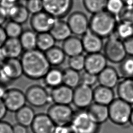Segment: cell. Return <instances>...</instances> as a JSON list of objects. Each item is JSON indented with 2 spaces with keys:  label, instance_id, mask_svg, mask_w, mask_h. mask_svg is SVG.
<instances>
[{
  "label": "cell",
  "instance_id": "74e56055",
  "mask_svg": "<svg viewBox=\"0 0 133 133\" xmlns=\"http://www.w3.org/2000/svg\"><path fill=\"white\" fill-rule=\"evenodd\" d=\"M125 5L123 0H108L105 10L117 17Z\"/></svg>",
  "mask_w": 133,
  "mask_h": 133
},
{
  "label": "cell",
  "instance_id": "4dcf8cb0",
  "mask_svg": "<svg viewBox=\"0 0 133 133\" xmlns=\"http://www.w3.org/2000/svg\"><path fill=\"white\" fill-rule=\"evenodd\" d=\"M56 42L50 32L37 34L36 48L45 52L55 46Z\"/></svg>",
  "mask_w": 133,
  "mask_h": 133
},
{
  "label": "cell",
  "instance_id": "60d3db41",
  "mask_svg": "<svg viewBox=\"0 0 133 133\" xmlns=\"http://www.w3.org/2000/svg\"><path fill=\"white\" fill-rule=\"evenodd\" d=\"M54 133H77V132L71 124L63 126H57Z\"/></svg>",
  "mask_w": 133,
  "mask_h": 133
},
{
  "label": "cell",
  "instance_id": "4316f807",
  "mask_svg": "<svg viewBox=\"0 0 133 133\" xmlns=\"http://www.w3.org/2000/svg\"><path fill=\"white\" fill-rule=\"evenodd\" d=\"M63 70L57 67L51 68L43 78L44 84L53 88L63 84Z\"/></svg>",
  "mask_w": 133,
  "mask_h": 133
},
{
  "label": "cell",
  "instance_id": "7bdbcfd3",
  "mask_svg": "<svg viewBox=\"0 0 133 133\" xmlns=\"http://www.w3.org/2000/svg\"><path fill=\"white\" fill-rule=\"evenodd\" d=\"M127 55L133 56V36L123 41Z\"/></svg>",
  "mask_w": 133,
  "mask_h": 133
},
{
  "label": "cell",
  "instance_id": "5b68a950",
  "mask_svg": "<svg viewBox=\"0 0 133 133\" xmlns=\"http://www.w3.org/2000/svg\"><path fill=\"white\" fill-rule=\"evenodd\" d=\"M23 75L20 59L8 58L0 66V84H6L19 79Z\"/></svg>",
  "mask_w": 133,
  "mask_h": 133
},
{
  "label": "cell",
  "instance_id": "681fc988",
  "mask_svg": "<svg viewBox=\"0 0 133 133\" xmlns=\"http://www.w3.org/2000/svg\"><path fill=\"white\" fill-rule=\"evenodd\" d=\"M7 58L5 56L3 51L2 49V48H0V66L3 64V63L5 61V60Z\"/></svg>",
  "mask_w": 133,
  "mask_h": 133
},
{
  "label": "cell",
  "instance_id": "8d00e7d4",
  "mask_svg": "<svg viewBox=\"0 0 133 133\" xmlns=\"http://www.w3.org/2000/svg\"><path fill=\"white\" fill-rule=\"evenodd\" d=\"M85 56L82 54L69 57L68 60L69 68L78 72L85 69Z\"/></svg>",
  "mask_w": 133,
  "mask_h": 133
},
{
  "label": "cell",
  "instance_id": "ac0fdd59",
  "mask_svg": "<svg viewBox=\"0 0 133 133\" xmlns=\"http://www.w3.org/2000/svg\"><path fill=\"white\" fill-rule=\"evenodd\" d=\"M119 77L118 71L114 68L107 65L98 75V82L101 85L113 89L118 85Z\"/></svg>",
  "mask_w": 133,
  "mask_h": 133
},
{
  "label": "cell",
  "instance_id": "cb8c5ba5",
  "mask_svg": "<svg viewBox=\"0 0 133 133\" xmlns=\"http://www.w3.org/2000/svg\"><path fill=\"white\" fill-rule=\"evenodd\" d=\"M49 32L56 41L59 42H63L72 34L67 22L62 19H56Z\"/></svg>",
  "mask_w": 133,
  "mask_h": 133
},
{
  "label": "cell",
  "instance_id": "83f0119b",
  "mask_svg": "<svg viewBox=\"0 0 133 133\" xmlns=\"http://www.w3.org/2000/svg\"><path fill=\"white\" fill-rule=\"evenodd\" d=\"M45 54L51 66L54 67L61 65L64 62L66 56L62 48L56 45L46 51Z\"/></svg>",
  "mask_w": 133,
  "mask_h": 133
},
{
  "label": "cell",
  "instance_id": "f5cc1de1",
  "mask_svg": "<svg viewBox=\"0 0 133 133\" xmlns=\"http://www.w3.org/2000/svg\"><path fill=\"white\" fill-rule=\"evenodd\" d=\"M2 0H0V3L2 2Z\"/></svg>",
  "mask_w": 133,
  "mask_h": 133
},
{
  "label": "cell",
  "instance_id": "ffe728a7",
  "mask_svg": "<svg viewBox=\"0 0 133 133\" xmlns=\"http://www.w3.org/2000/svg\"><path fill=\"white\" fill-rule=\"evenodd\" d=\"M86 111L90 117L99 125L106 122L109 119L108 106L94 102Z\"/></svg>",
  "mask_w": 133,
  "mask_h": 133
},
{
  "label": "cell",
  "instance_id": "db71d44e",
  "mask_svg": "<svg viewBox=\"0 0 133 133\" xmlns=\"http://www.w3.org/2000/svg\"><path fill=\"white\" fill-rule=\"evenodd\" d=\"M25 1H26V0H25Z\"/></svg>",
  "mask_w": 133,
  "mask_h": 133
},
{
  "label": "cell",
  "instance_id": "6da1fadb",
  "mask_svg": "<svg viewBox=\"0 0 133 133\" xmlns=\"http://www.w3.org/2000/svg\"><path fill=\"white\" fill-rule=\"evenodd\" d=\"M20 61L23 75L32 80L43 78L51 68L45 52L37 48L23 51Z\"/></svg>",
  "mask_w": 133,
  "mask_h": 133
},
{
  "label": "cell",
  "instance_id": "7a4b0ae2",
  "mask_svg": "<svg viewBox=\"0 0 133 133\" xmlns=\"http://www.w3.org/2000/svg\"><path fill=\"white\" fill-rule=\"evenodd\" d=\"M116 17L106 10L92 14L89 19V30L102 38H108L115 32Z\"/></svg>",
  "mask_w": 133,
  "mask_h": 133
},
{
  "label": "cell",
  "instance_id": "f546056e",
  "mask_svg": "<svg viewBox=\"0 0 133 133\" xmlns=\"http://www.w3.org/2000/svg\"><path fill=\"white\" fill-rule=\"evenodd\" d=\"M63 84L74 89L81 84V73L70 68L63 70Z\"/></svg>",
  "mask_w": 133,
  "mask_h": 133
},
{
  "label": "cell",
  "instance_id": "7402d4cb",
  "mask_svg": "<svg viewBox=\"0 0 133 133\" xmlns=\"http://www.w3.org/2000/svg\"><path fill=\"white\" fill-rule=\"evenodd\" d=\"M115 99L113 89L99 85L94 89V102L109 106Z\"/></svg>",
  "mask_w": 133,
  "mask_h": 133
},
{
  "label": "cell",
  "instance_id": "d6a6232c",
  "mask_svg": "<svg viewBox=\"0 0 133 133\" xmlns=\"http://www.w3.org/2000/svg\"><path fill=\"white\" fill-rule=\"evenodd\" d=\"M114 33L123 41L128 39L133 36V24L118 22Z\"/></svg>",
  "mask_w": 133,
  "mask_h": 133
},
{
  "label": "cell",
  "instance_id": "c3c4849f",
  "mask_svg": "<svg viewBox=\"0 0 133 133\" xmlns=\"http://www.w3.org/2000/svg\"><path fill=\"white\" fill-rule=\"evenodd\" d=\"M6 86L0 84V99H2L6 91Z\"/></svg>",
  "mask_w": 133,
  "mask_h": 133
},
{
  "label": "cell",
  "instance_id": "484cf974",
  "mask_svg": "<svg viewBox=\"0 0 133 133\" xmlns=\"http://www.w3.org/2000/svg\"><path fill=\"white\" fill-rule=\"evenodd\" d=\"M35 116L33 109L27 105H24L15 112V119L17 123L26 127L31 126Z\"/></svg>",
  "mask_w": 133,
  "mask_h": 133
},
{
  "label": "cell",
  "instance_id": "3957f363",
  "mask_svg": "<svg viewBox=\"0 0 133 133\" xmlns=\"http://www.w3.org/2000/svg\"><path fill=\"white\" fill-rule=\"evenodd\" d=\"M109 119L118 126H126L130 123L132 108L131 105L119 98H115L108 106Z\"/></svg>",
  "mask_w": 133,
  "mask_h": 133
},
{
  "label": "cell",
  "instance_id": "8fae6325",
  "mask_svg": "<svg viewBox=\"0 0 133 133\" xmlns=\"http://www.w3.org/2000/svg\"><path fill=\"white\" fill-rule=\"evenodd\" d=\"M2 100L7 110L11 112H16L27 102L25 93L15 88L7 89Z\"/></svg>",
  "mask_w": 133,
  "mask_h": 133
},
{
  "label": "cell",
  "instance_id": "603a6c76",
  "mask_svg": "<svg viewBox=\"0 0 133 133\" xmlns=\"http://www.w3.org/2000/svg\"><path fill=\"white\" fill-rule=\"evenodd\" d=\"M118 98L133 104V78H123L117 85Z\"/></svg>",
  "mask_w": 133,
  "mask_h": 133
},
{
  "label": "cell",
  "instance_id": "52a82bcc",
  "mask_svg": "<svg viewBox=\"0 0 133 133\" xmlns=\"http://www.w3.org/2000/svg\"><path fill=\"white\" fill-rule=\"evenodd\" d=\"M75 111L70 105L54 103L48 109L47 114L56 126L71 124Z\"/></svg>",
  "mask_w": 133,
  "mask_h": 133
},
{
  "label": "cell",
  "instance_id": "d4e9b609",
  "mask_svg": "<svg viewBox=\"0 0 133 133\" xmlns=\"http://www.w3.org/2000/svg\"><path fill=\"white\" fill-rule=\"evenodd\" d=\"M8 18L10 20L21 24L25 23L29 18L30 13L25 5L16 4L7 10Z\"/></svg>",
  "mask_w": 133,
  "mask_h": 133
},
{
  "label": "cell",
  "instance_id": "d6986e66",
  "mask_svg": "<svg viewBox=\"0 0 133 133\" xmlns=\"http://www.w3.org/2000/svg\"><path fill=\"white\" fill-rule=\"evenodd\" d=\"M61 48L69 57L81 55L84 51L82 39L75 35H72L62 42Z\"/></svg>",
  "mask_w": 133,
  "mask_h": 133
},
{
  "label": "cell",
  "instance_id": "30bf717a",
  "mask_svg": "<svg viewBox=\"0 0 133 133\" xmlns=\"http://www.w3.org/2000/svg\"><path fill=\"white\" fill-rule=\"evenodd\" d=\"M94 101V89L81 83L73 89V103L78 109H87Z\"/></svg>",
  "mask_w": 133,
  "mask_h": 133
},
{
  "label": "cell",
  "instance_id": "9c48e42d",
  "mask_svg": "<svg viewBox=\"0 0 133 133\" xmlns=\"http://www.w3.org/2000/svg\"><path fill=\"white\" fill-rule=\"evenodd\" d=\"M26 102L31 105L41 108L47 104L51 100L50 94L46 89L39 85H33L25 92Z\"/></svg>",
  "mask_w": 133,
  "mask_h": 133
},
{
  "label": "cell",
  "instance_id": "f6af8a7d",
  "mask_svg": "<svg viewBox=\"0 0 133 133\" xmlns=\"http://www.w3.org/2000/svg\"><path fill=\"white\" fill-rule=\"evenodd\" d=\"M28 127L17 123L13 125L14 133H28Z\"/></svg>",
  "mask_w": 133,
  "mask_h": 133
},
{
  "label": "cell",
  "instance_id": "ee69618b",
  "mask_svg": "<svg viewBox=\"0 0 133 133\" xmlns=\"http://www.w3.org/2000/svg\"><path fill=\"white\" fill-rule=\"evenodd\" d=\"M8 18L7 10L0 5V26L3 25Z\"/></svg>",
  "mask_w": 133,
  "mask_h": 133
},
{
  "label": "cell",
  "instance_id": "d590c367",
  "mask_svg": "<svg viewBox=\"0 0 133 133\" xmlns=\"http://www.w3.org/2000/svg\"><path fill=\"white\" fill-rule=\"evenodd\" d=\"M116 18L118 22L133 24V5L125 4Z\"/></svg>",
  "mask_w": 133,
  "mask_h": 133
},
{
  "label": "cell",
  "instance_id": "1f68e13d",
  "mask_svg": "<svg viewBox=\"0 0 133 133\" xmlns=\"http://www.w3.org/2000/svg\"><path fill=\"white\" fill-rule=\"evenodd\" d=\"M118 72L123 78H133V56L127 55L118 63Z\"/></svg>",
  "mask_w": 133,
  "mask_h": 133
},
{
  "label": "cell",
  "instance_id": "bcb514c9",
  "mask_svg": "<svg viewBox=\"0 0 133 133\" xmlns=\"http://www.w3.org/2000/svg\"><path fill=\"white\" fill-rule=\"evenodd\" d=\"M7 109L2 99H0V121L5 117L7 114Z\"/></svg>",
  "mask_w": 133,
  "mask_h": 133
},
{
  "label": "cell",
  "instance_id": "f35d334b",
  "mask_svg": "<svg viewBox=\"0 0 133 133\" xmlns=\"http://www.w3.org/2000/svg\"><path fill=\"white\" fill-rule=\"evenodd\" d=\"M25 6L32 15L43 10L42 0H26Z\"/></svg>",
  "mask_w": 133,
  "mask_h": 133
},
{
  "label": "cell",
  "instance_id": "7c38bea8",
  "mask_svg": "<svg viewBox=\"0 0 133 133\" xmlns=\"http://www.w3.org/2000/svg\"><path fill=\"white\" fill-rule=\"evenodd\" d=\"M72 34L83 36L89 30V19L83 12L76 11L68 16L66 21Z\"/></svg>",
  "mask_w": 133,
  "mask_h": 133
},
{
  "label": "cell",
  "instance_id": "ba28073f",
  "mask_svg": "<svg viewBox=\"0 0 133 133\" xmlns=\"http://www.w3.org/2000/svg\"><path fill=\"white\" fill-rule=\"evenodd\" d=\"M43 10L56 19H62L71 11L73 0H42Z\"/></svg>",
  "mask_w": 133,
  "mask_h": 133
},
{
  "label": "cell",
  "instance_id": "f1b7e54d",
  "mask_svg": "<svg viewBox=\"0 0 133 133\" xmlns=\"http://www.w3.org/2000/svg\"><path fill=\"white\" fill-rule=\"evenodd\" d=\"M37 33L33 30H23L19 38L24 51L36 49L37 47Z\"/></svg>",
  "mask_w": 133,
  "mask_h": 133
},
{
  "label": "cell",
  "instance_id": "2e32d148",
  "mask_svg": "<svg viewBox=\"0 0 133 133\" xmlns=\"http://www.w3.org/2000/svg\"><path fill=\"white\" fill-rule=\"evenodd\" d=\"M81 39L84 51L87 54L101 52L103 48V38L90 30L82 36Z\"/></svg>",
  "mask_w": 133,
  "mask_h": 133
},
{
  "label": "cell",
  "instance_id": "836d02e7",
  "mask_svg": "<svg viewBox=\"0 0 133 133\" xmlns=\"http://www.w3.org/2000/svg\"><path fill=\"white\" fill-rule=\"evenodd\" d=\"M108 0H83V5L86 10L94 14L105 9Z\"/></svg>",
  "mask_w": 133,
  "mask_h": 133
},
{
  "label": "cell",
  "instance_id": "4fadbf2b",
  "mask_svg": "<svg viewBox=\"0 0 133 133\" xmlns=\"http://www.w3.org/2000/svg\"><path fill=\"white\" fill-rule=\"evenodd\" d=\"M56 19L43 10L38 13L32 15L30 23L32 30L36 33L49 32Z\"/></svg>",
  "mask_w": 133,
  "mask_h": 133
},
{
  "label": "cell",
  "instance_id": "f907efd6",
  "mask_svg": "<svg viewBox=\"0 0 133 133\" xmlns=\"http://www.w3.org/2000/svg\"><path fill=\"white\" fill-rule=\"evenodd\" d=\"M125 4L133 5V0H123Z\"/></svg>",
  "mask_w": 133,
  "mask_h": 133
},
{
  "label": "cell",
  "instance_id": "44dd1931",
  "mask_svg": "<svg viewBox=\"0 0 133 133\" xmlns=\"http://www.w3.org/2000/svg\"><path fill=\"white\" fill-rule=\"evenodd\" d=\"M7 59L18 58L23 52L19 38H8L1 48Z\"/></svg>",
  "mask_w": 133,
  "mask_h": 133
},
{
  "label": "cell",
  "instance_id": "816d5d0a",
  "mask_svg": "<svg viewBox=\"0 0 133 133\" xmlns=\"http://www.w3.org/2000/svg\"><path fill=\"white\" fill-rule=\"evenodd\" d=\"M130 124L133 126V108L132 109L131 115H130Z\"/></svg>",
  "mask_w": 133,
  "mask_h": 133
},
{
  "label": "cell",
  "instance_id": "ab89813d",
  "mask_svg": "<svg viewBox=\"0 0 133 133\" xmlns=\"http://www.w3.org/2000/svg\"><path fill=\"white\" fill-rule=\"evenodd\" d=\"M98 82V75L84 71L81 74V83L92 87Z\"/></svg>",
  "mask_w": 133,
  "mask_h": 133
},
{
  "label": "cell",
  "instance_id": "5bb4252c",
  "mask_svg": "<svg viewBox=\"0 0 133 133\" xmlns=\"http://www.w3.org/2000/svg\"><path fill=\"white\" fill-rule=\"evenodd\" d=\"M107 59L101 52L88 54L85 56V71L98 75L107 66Z\"/></svg>",
  "mask_w": 133,
  "mask_h": 133
},
{
  "label": "cell",
  "instance_id": "277c9868",
  "mask_svg": "<svg viewBox=\"0 0 133 133\" xmlns=\"http://www.w3.org/2000/svg\"><path fill=\"white\" fill-rule=\"evenodd\" d=\"M103 49L107 60L112 63H119L127 56L123 41L114 33L108 37Z\"/></svg>",
  "mask_w": 133,
  "mask_h": 133
},
{
  "label": "cell",
  "instance_id": "7dc6e473",
  "mask_svg": "<svg viewBox=\"0 0 133 133\" xmlns=\"http://www.w3.org/2000/svg\"><path fill=\"white\" fill-rule=\"evenodd\" d=\"M7 38L8 37L5 33L4 28L0 26V48L2 47Z\"/></svg>",
  "mask_w": 133,
  "mask_h": 133
},
{
  "label": "cell",
  "instance_id": "9a60e30c",
  "mask_svg": "<svg viewBox=\"0 0 133 133\" xmlns=\"http://www.w3.org/2000/svg\"><path fill=\"white\" fill-rule=\"evenodd\" d=\"M30 127L33 133H54L57 126L47 113H39Z\"/></svg>",
  "mask_w": 133,
  "mask_h": 133
},
{
  "label": "cell",
  "instance_id": "e575fe53",
  "mask_svg": "<svg viewBox=\"0 0 133 133\" xmlns=\"http://www.w3.org/2000/svg\"><path fill=\"white\" fill-rule=\"evenodd\" d=\"M8 38H19L23 31L22 24L9 20L4 27Z\"/></svg>",
  "mask_w": 133,
  "mask_h": 133
},
{
  "label": "cell",
  "instance_id": "8992f818",
  "mask_svg": "<svg viewBox=\"0 0 133 133\" xmlns=\"http://www.w3.org/2000/svg\"><path fill=\"white\" fill-rule=\"evenodd\" d=\"M71 124L77 133H99L100 129V125L90 117L86 110L75 111Z\"/></svg>",
  "mask_w": 133,
  "mask_h": 133
},
{
  "label": "cell",
  "instance_id": "e0dca14e",
  "mask_svg": "<svg viewBox=\"0 0 133 133\" xmlns=\"http://www.w3.org/2000/svg\"><path fill=\"white\" fill-rule=\"evenodd\" d=\"M50 95L54 103L70 105L73 102V89L62 84L51 88Z\"/></svg>",
  "mask_w": 133,
  "mask_h": 133
},
{
  "label": "cell",
  "instance_id": "b9f144b4",
  "mask_svg": "<svg viewBox=\"0 0 133 133\" xmlns=\"http://www.w3.org/2000/svg\"><path fill=\"white\" fill-rule=\"evenodd\" d=\"M0 133H14L13 126L6 121H1Z\"/></svg>",
  "mask_w": 133,
  "mask_h": 133
}]
</instances>
